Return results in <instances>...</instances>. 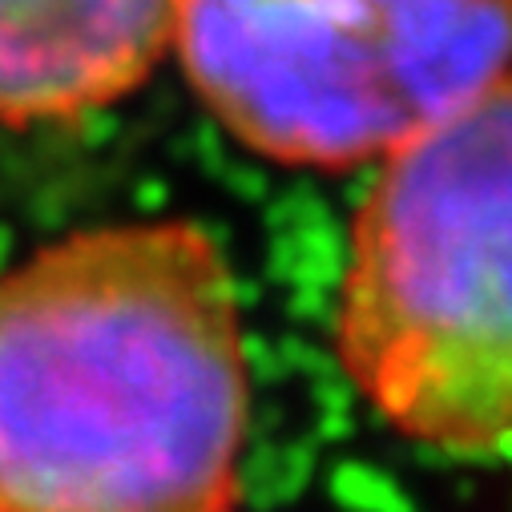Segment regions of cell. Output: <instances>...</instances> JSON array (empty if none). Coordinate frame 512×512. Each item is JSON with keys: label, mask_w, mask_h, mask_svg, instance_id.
I'll return each mask as SVG.
<instances>
[{"label": "cell", "mask_w": 512, "mask_h": 512, "mask_svg": "<svg viewBox=\"0 0 512 512\" xmlns=\"http://www.w3.org/2000/svg\"><path fill=\"white\" fill-rule=\"evenodd\" d=\"M331 351L400 440L452 460L512 456V61L375 162Z\"/></svg>", "instance_id": "obj_2"}, {"label": "cell", "mask_w": 512, "mask_h": 512, "mask_svg": "<svg viewBox=\"0 0 512 512\" xmlns=\"http://www.w3.org/2000/svg\"><path fill=\"white\" fill-rule=\"evenodd\" d=\"M170 53L242 150L343 174L512 61V0H178Z\"/></svg>", "instance_id": "obj_3"}, {"label": "cell", "mask_w": 512, "mask_h": 512, "mask_svg": "<svg viewBox=\"0 0 512 512\" xmlns=\"http://www.w3.org/2000/svg\"><path fill=\"white\" fill-rule=\"evenodd\" d=\"M250 351L190 218L69 230L0 271V512H238Z\"/></svg>", "instance_id": "obj_1"}, {"label": "cell", "mask_w": 512, "mask_h": 512, "mask_svg": "<svg viewBox=\"0 0 512 512\" xmlns=\"http://www.w3.org/2000/svg\"><path fill=\"white\" fill-rule=\"evenodd\" d=\"M178 0H0V125L73 121L142 89Z\"/></svg>", "instance_id": "obj_4"}]
</instances>
